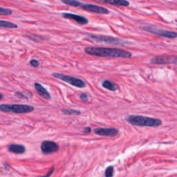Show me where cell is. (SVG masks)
Wrapping results in <instances>:
<instances>
[{
  "instance_id": "cb8c5ba5",
  "label": "cell",
  "mask_w": 177,
  "mask_h": 177,
  "mask_svg": "<svg viewBox=\"0 0 177 177\" xmlns=\"http://www.w3.org/2000/svg\"><path fill=\"white\" fill-rule=\"evenodd\" d=\"M91 128L90 127H86V129L85 130H84V132H85V134H89L91 132Z\"/></svg>"
},
{
  "instance_id": "9a60e30c",
  "label": "cell",
  "mask_w": 177,
  "mask_h": 177,
  "mask_svg": "<svg viewBox=\"0 0 177 177\" xmlns=\"http://www.w3.org/2000/svg\"><path fill=\"white\" fill-rule=\"evenodd\" d=\"M102 85H103L104 88L109 90V91H114L118 89V86L115 83L111 82L109 80H104L103 83H102Z\"/></svg>"
},
{
  "instance_id": "4fadbf2b",
  "label": "cell",
  "mask_w": 177,
  "mask_h": 177,
  "mask_svg": "<svg viewBox=\"0 0 177 177\" xmlns=\"http://www.w3.org/2000/svg\"><path fill=\"white\" fill-rule=\"evenodd\" d=\"M8 150L12 153L17 154H24L26 151V148L22 145H18V144H11L8 146Z\"/></svg>"
},
{
  "instance_id": "277c9868",
  "label": "cell",
  "mask_w": 177,
  "mask_h": 177,
  "mask_svg": "<svg viewBox=\"0 0 177 177\" xmlns=\"http://www.w3.org/2000/svg\"><path fill=\"white\" fill-rule=\"evenodd\" d=\"M143 29L145 30V31L150 33L152 34L157 35L161 37L170 38V39H175L177 38V33L171 31H167L163 29H160L159 27L156 26H145L143 27Z\"/></svg>"
},
{
  "instance_id": "484cf974",
  "label": "cell",
  "mask_w": 177,
  "mask_h": 177,
  "mask_svg": "<svg viewBox=\"0 0 177 177\" xmlns=\"http://www.w3.org/2000/svg\"><path fill=\"white\" fill-rule=\"evenodd\" d=\"M3 98V95L2 94H0V100H2Z\"/></svg>"
},
{
  "instance_id": "ba28073f",
  "label": "cell",
  "mask_w": 177,
  "mask_h": 177,
  "mask_svg": "<svg viewBox=\"0 0 177 177\" xmlns=\"http://www.w3.org/2000/svg\"><path fill=\"white\" fill-rule=\"evenodd\" d=\"M59 145L58 143L50 140H44L41 144V150L43 154L48 155L58 151Z\"/></svg>"
},
{
  "instance_id": "44dd1931",
  "label": "cell",
  "mask_w": 177,
  "mask_h": 177,
  "mask_svg": "<svg viewBox=\"0 0 177 177\" xmlns=\"http://www.w3.org/2000/svg\"><path fill=\"white\" fill-rule=\"evenodd\" d=\"M15 96H17V98H21V99H28L29 98V95L26 94V93L24 92H22V91H18L15 93Z\"/></svg>"
},
{
  "instance_id": "ffe728a7",
  "label": "cell",
  "mask_w": 177,
  "mask_h": 177,
  "mask_svg": "<svg viewBox=\"0 0 177 177\" xmlns=\"http://www.w3.org/2000/svg\"><path fill=\"white\" fill-rule=\"evenodd\" d=\"M113 170H114V167L112 166H110L107 167L105 170V173H104V175L107 177H111L113 175Z\"/></svg>"
},
{
  "instance_id": "52a82bcc",
  "label": "cell",
  "mask_w": 177,
  "mask_h": 177,
  "mask_svg": "<svg viewBox=\"0 0 177 177\" xmlns=\"http://www.w3.org/2000/svg\"><path fill=\"white\" fill-rule=\"evenodd\" d=\"M151 62L154 64H177L176 55H157L152 59Z\"/></svg>"
},
{
  "instance_id": "d6986e66",
  "label": "cell",
  "mask_w": 177,
  "mask_h": 177,
  "mask_svg": "<svg viewBox=\"0 0 177 177\" xmlns=\"http://www.w3.org/2000/svg\"><path fill=\"white\" fill-rule=\"evenodd\" d=\"M13 13V11L8 8L0 7V15H9Z\"/></svg>"
},
{
  "instance_id": "6da1fadb",
  "label": "cell",
  "mask_w": 177,
  "mask_h": 177,
  "mask_svg": "<svg viewBox=\"0 0 177 177\" xmlns=\"http://www.w3.org/2000/svg\"><path fill=\"white\" fill-rule=\"evenodd\" d=\"M85 51L93 56L110 57V58H130L132 55L131 53L126 50L120 49H112L106 47H86Z\"/></svg>"
},
{
  "instance_id": "603a6c76",
  "label": "cell",
  "mask_w": 177,
  "mask_h": 177,
  "mask_svg": "<svg viewBox=\"0 0 177 177\" xmlns=\"http://www.w3.org/2000/svg\"><path fill=\"white\" fill-rule=\"evenodd\" d=\"M80 99L84 102H87L89 100V97L86 94H82L80 95Z\"/></svg>"
},
{
  "instance_id": "2e32d148",
  "label": "cell",
  "mask_w": 177,
  "mask_h": 177,
  "mask_svg": "<svg viewBox=\"0 0 177 177\" xmlns=\"http://www.w3.org/2000/svg\"><path fill=\"white\" fill-rule=\"evenodd\" d=\"M18 27L17 24L13 22H8V21L0 20V28L6 29H17Z\"/></svg>"
},
{
  "instance_id": "ac0fdd59",
  "label": "cell",
  "mask_w": 177,
  "mask_h": 177,
  "mask_svg": "<svg viewBox=\"0 0 177 177\" xmlns=\"http://www.w3.org/2000/svg\"><path fill=\"white\" fill-rule=\"evenodd\" d=\"M62 112L64 114L68 116H78L81 113L80 111L72 109H62Z\"/></svg>"
},
{
  "instance_id": "8fae6325",
  "label": "cell",
  "mask_w": 177,
  "mask_h": 177,
  "mask_svg": "<svg viewBox=\"0 0 177 177\" xmlns=\"http://www.w3.org/2000/svg\"><path fill=\"white\" fill-rule=\"evenodd\" d=\"M62 15L63 17L66 18V19H69V20L75 21V22H77V24H79L84 25L88 23V20L86 19V18H85V17L80 16V15H76V14L64 13L62 14Z\"/></svg>"
},
{
  "instance_id": "7402d4cb",
  "label": "cell",
  "mask_w": 177,
  "mask_h": 177,
  "mask_svg": "<svg viewBox=\"0 0 177 177\" xmlns=\"http://www.w3.org/2000/svg\"><path fill=\"white\" fill-rule=\"evenodd\" d=\"M30 64L34 67H38L39 66H40V62H39V61L37 60L33 59L30 61Z\"/></svg>"
},
{
  "instance_id": "9c48e42d",
  "label": "cell",
  "mask_w": 177,
  "mask_h": 177,
  "mask_svg": "<svg viewBox=\"0 0 177 177\" xmlns=\"http://www.w3.org/2000/svg\"><path fill=\"white\" fill-rule=\"evenodd\" d=\"M80 8L84 9V10L88 11L93 13H99V14H107L109 13V11L107 8L98 5L91 4H86V3H81Z\"/></svg>"
},
{
  "instance_id": "7c38bea8",
  "label": "cell",
  "mask_w": 177,
  "mask_h": 177,
  "mask_svg": "<svg viewBox=\"0 0 177 177\" xmlns=\"http://www.w3.org/2000/svg\"><path fill=\"white\" fill-rule=\"evenodd\" d=\"M34 86L36 91L38 92V94L40 95L42 98L46 99V100H51V96L50 95L49 93L48 92L47 90L45 89L40 83L35 82L34 84Z\"/></svg>"
},
{
  "instance_id": "d4e9b609",
  "label": "cell",
  "mask_w": 177,
  "mask_h": 177,
  "mask_svg": "<svg viewBox=\"0 0 177 177\" xmlns=\"http://www.w3.org/2000/svg\"><path fill=\"white\" fill-rule=\"evenodd\" d=\"M53 170H54V168H53V167H52V168H51V170L49 171V173H48V174H47V175H46V176H51V175H52V174H53Z\"/></svg>"
},
{
  "instance_id": "3957f363",
  "label": "cell",
  "mask_w": 177,
  "mask_h": 177,
  "mask_svg": "<svg viewBox=\"0 0 177 177\" xmlns=\"http://www.w3.org/2000/svg\"><path fill=\"white\" fill-rule=\"evenodd\" d=\"M35 108L31 105L20 104H0V112H11L15 113H26L32 112Z\"/></svg>"
},
{
  "instance_id": "7a4b0ae2",
  "label": "cell",
  "mask_w": 177,
  "mask_h": 177,
  "mask_svg": "<svg viewBox=\"0 0 177 177\" xmlns=\"http://www.w3.org/2000/svg\"><path fill=\"white\" fill-rule=\"evenodd\" d=\"M126 121L131 125L135 126H140V127H157L163 124V122L160 119L138 115L128 116L126 118Z\"/></svg>"
},
{
  "instance_id": "30bf717a",
  "label": "cell",
  "mask_w": 177,
  "mask_h": 177,
  "mask_svg": "<svg viewBox=\"0 0 177 177\" xmlns=\"http://www.w3.org/2000/svg\"><path fill=\"white\" fill-rule=\"evenodd\" d=\"M94 133L99 136H109L112 137L115 136L118 134V130L115 128H95L94 130Z\"/></svg>"
},
{
  "instance_id": "e0dca14e",
  "label": "cell",
  "mask_w": 177,
  "mask_h": 177,
  "mask_svg": "<svg viewBox=\"0 0 177 177\" xmlns=\"http://www.w3.org/2000/svg\"><path fill=\"white\" fill-rule=\"evenodd\" d=\"M61 1L62 2V3H64V4L77 8H80L81 3H82L81 2L77 1V0H61Z\"/></svg>"
},
{
  "instance_id": "5bb4252c",
  "label": "cell",
  "mask_w": 177,
  "mask_h": 177,
  "mask_svg": "<svg viewBox=\"0 0 177 177\" xmlns=\"http://www.w3.org/2000/svg\"><path fill=\"white\" fill-rule=\"evenodd\" d=\"M98 1L115 6H121V7H127L130 5V2L127 0H98Z\"/></svg>"
},
{
  "instance_id": "8992f818",
  "label": "cell",
  "mask_w": 177,
  "mask_h": 177,
  "mask_svg": "<svg viewBox=\"0 0 177 177\" xmlns=\"http://www.w3.org/2000/svg\"><path fill=\"white\" fill-rule=\"evenodd\" d=\"M89 37L92 40L96 41L98 42H103L113 45H122V46H125V45H127V44H129L128 42H126L125 41L121 40V39L111 37V36L91 35Z\"/></svg>"
},
{
  "instance_id": "5b68a950",
  "label": "cell",
  "mask_w": 177,
  "mask_h": 177,
  "mask_svg": "<svg viewBox=\"0 0 177 177\" xmlns=\"http://www.w3.org/2000/svg\"><path fill=\"white\" fill-rule=\"evenodd\" d=\"M53 76L56 77V78L64 81V82H67L68 84H69V85L72 86H76V87L85 88L86 86V83L84 82L82 80H81L80 78H77V77L67 76V75H64L58 73H53Z\"/></svg>"
}]
</instances>
